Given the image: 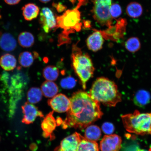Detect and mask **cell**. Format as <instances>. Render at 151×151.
I'll list each match as a JSON object with an SVG mask.
<instances>
[{
  "instance_id": "obj_1",
  "label": "cell",
  "mask_w": 151,
  "mask_h": 151,
  "mask_svg": "<svg viewBox=\"0 0 151 151\" xmlns=\"http://www.w3.org/2000/svg\"><path fill=\"white\" fill-rule=\"evenodd\" d=\"M70 99V106L62 122L64 129H83L102 116L100 103L92 99L89 93L79 91L73 93Z\"/></svg>"
},
{
  "instance_id": "obj_2",
  "label": "cell",
  "mask_w": 151,
  "mask_h": 151,
  "mask_svg": "<svg viewBox=\"0 0 151 151\" xmlns=\"http://www.w3.org/2000/svg\"><path fill=\"white\" fill-rule=\"evenodd\" d=\"M89 94L92 99L109 107L116 106L122 99L117 85L104 77H100L95 81Z\"/></svg>"
},
{
  "instance_id": "obj_3",
  "label": "cell",
  "mask_w": 151,
  "mask_h": 151,
  "mask_svg": "<svg viewBox=\"0 0 151 151\" xmlns=\"http://www.w3.org/2000/svg\"><path fill=\"white\" fill-rule=\"evenodd\" d=\"M72 65L80 80L84 89L86 83L93 76L94 68L90 56L83 53L76 44L73 45L71 55Z\"/></svg>"
},
{
  "instance_id": "obj_4",
  "label": "cell",
  "mask_w": 151,
  "mask_h": 151,
  "mask_svg": "<svg viewBox=\"0 0 151 151\" xmlns=\"http://www.w3.org/2000/svg\"><path fill=\"white\" fill-rule=\"evenodd\" d=\"M126 131L136 134L151 135V113H141L135 110L133 113L122 116Z\"/></svg>"
},
{
  "instance_id": "obj_5",
  "label": "cell",
  "mask_w": 151,
  "mask_h": 151,
  "mask_svg": "<svg viewBox=\"0 0 151 151\" xmlns=\"http://www.w3.org/2000/svg\"><path fill=\"white\" fill-rule=\"evenodd\" d=\"M88 1V0H78L76 7L70 10L69 9L62 16L57 17L56 28L63 29L62 34L69 36L70 34L74 33L75 31H81L82 24L81 22V13L79 9Z\"/></svg>"
},
{
  "instance_id": "obj_6",
  "label": "cell",
  "mask_w": 151,
  "mask_h": 151,
  "mask_svg": "<svg viewBox=\"0 0 151 151\" xmlns=\"http://www.w3.org/2000/svg\"><path fill=\"white\" fill-rule=\"evenodd\" d=\"M110 6L94 1L92 9L93 18L102 26L109 27L112 23L113 19L109 12Z\"/></svg>"
},
{
  "instance_id": "obj_7",
  "label": "cell",
  "mask_w": 151,
  "mask_h": 151,
  "mask_svg": "<svg viewBox=\"0 0 151 151\" xmlns=\"http://www.w3.org/2000/svg\"><path fill=\"white\" fill-rule=\"evenodd\" d=\"M127 24L125 19L120 18L114 26H111L105 31H99L105 39L117 41L124 37Z\"/></svg>"
},
{
  "instance_id": "obj_8",
  "label": "cell",
  "mask_w": 151,
  "mask_h": 151,
  "mask_svg": "<svg viewBox=\"0 0 151 151\" xmlns=\"http://www.w3.org/2000/svg\"><path fill=\"white\" fill-rule=\"evenodd\" d=\"M39 22L45 32L48 33L56 27V18L53 13L48 7H44L41 9L40 15Z\"/></svg>"
},
{
  "instance_id": "obj_9",
  "label": "cell",
  "mask_w": 151,
  "mask_h": 151,
  "mask_svg": "<svg viewBox=\"0 0 151 151\" xmlns=\"http://www.w3.org/2000/svg\"><path fill=\"white\" fill-rule=\"evenodd\" d=\"M48 103L53 110L58 113L67 112L71 104L70 99L65 94L61 93L48 100Z\"/></svg>"
},
{
  "instance_id": "obj_10",
  "label": "cell",
  "mask_w": 151,
  "mask_h": 151,
  "mask_svg": "<svg viewBox=\"0 0 151 151\" xmlns=\"http://www.w3.org/2000/svg\"><path fill=\"white\" fill-rule=\"evenodd\" d=\"M121 137L116 134L105 135L100 142L101 151H119L122 147Z\"/></svg>"
},
{
  "instance_id": "obj_11",
  "label": "cell",
  "mask_w": 151,
  "mask_h": 151,
  "mask_svg": "<svg viewBox=\"0 0 151 151\" xmlns=\"http://www.w3.org/2000/svg\"><path fill=\"white\" fill-rule=\"evenodd\" d=\"M24 114L22 122L26 124H31L35 121L37 117H43V114L33 104L26 102L22 107Z\"/></svg>"
},
{
  "instance_id": "obj_12",
  "label": "cell",
  "mask_w": 151,
  "mask_h": 151,
  "mask_svg": "<svg viewBox=\"0 0 151 151\" xmlns=\"http://www.w3.org/2000/svg\"><path fill=\"white\" fill-rule=\"evenodd\" d=\"M82 137L76 132L64 139L54 151H77Z\"/></svg>"
},
{
  "instance_id": "obj_13",
  "label": "cell",
  "mask_w": 151,
  "mask_h": 151,
  "mask_svg": "<svg viewBox=\"0 0 151 151\" xmlns=\"http://www.w3.org/2000/svg\"><path fill=\"white\" fill-rule=\"evenodd\" d=\"M53 112H50L47 114L43 119L41 127L43 130V136L46 138L50 137L53 138V132L55 129L56 126V122L53 116Z\"/></svg>"
},
{
  "instance_id": "obj_14",
  "label": "cell",
  "mask_w": 151,
  "mask_h": 151,
  "mask_svg": "<svg viewBox=\"0 0 151 151\" xmlns=\"http://www.w3.org/2000/svg\"><path fill=\"white\" fill-rule=\"evenodd\" d=\"M87 39L86 44L88 48L94 52L98 51L102 48L104 40L101 32L96 29Z\"/></svg>"
},
{
  "instance_id": "obj_15",
  "label": "cell",
  "mask_w": 151,
  "mask_h": 151,
  "mask_svg": "<svg viewBox=\"0 0 151 151\" xmlns=\"http://www.w3.org/2000/svg\"><path fill=\"white\" fill-rule=\"evenodd\" d=\"M16 39L11 34L4 33L0 35V48L6 52H12L16 49Z\"/></svg>"
},
{
  "instance_id": "obj_16",
  "label": "cell",
  "mask_w": 151,
  "mask_h": 151,
  "mask_svg": "<svg viewBox=\"0 0 151 151\" xmlns=\"http://www.w3.org/2000/svg\"><path fill=\"white\" fill-rule=\"evenodd\" d=\"M22 15L24 18L28 21L36 18L40 12L39 7L36 5L32 3H28L22 7Z\"/></svg>"
},
{
  "instance_id": "obj_17",
  "label": "cell",
  "mask_w": 151,
  "mask_h": 151,
  "mask_svg": "<svg viewBox=\"0 0 151 151\" xmlns=\"http://www.w3.org/2000/svg\"><path fill=\"white\" fill-rule=\"evenodd\" d=\"M17 63L16 58L12 54H6L0 58V66L5 71L13 70L16 68Z\"/></svg>"
},
{
  "instance_id": "obj_18",
  "label": "cell",
  "mask_w": 151,
  "mask_h": 151,
  "mask_svg": "<svg viewBox=\"0 0 151 151\" xmlns=\"http://www.w3.org/2000/svg\"><path fill=\"white\" fill-rule=\"evenodd\" d=\"M151 99L150 92L144 90H141L135 94L133 101L137 106L143 107L150 103Z\"/></svg>"
},
{
  "instance_id": "obj_19",
  "label": "cell",
  "mask_w": 151,
  "mask_h": 151,
  "mask_svg": "<svg viewBox=\"0 0 151 151\" xmlns=\"http://www.w3.org/2000/svg\"><path fill=\"white\" fill-rule=\"evenodd\" d=\"M41 90L43 95L47 98H52L58 93V87L52 81H47L41 85Z\"/></svg>"
},
{
  "instance_id": "obj_20",
  "label": "cell",
  "mask_w": 151,
  "mask_h": 151,
  "mask_svg": "<svg viewBox=\"0 0 151 151\" xmlns=\"http://www.w3.org/2000/svg\"><path fill=\"white\" fill-rule=\"evenodd\" d=\"M18 42L21 46L24 48H28L33 46L35 42V38L31 33L28 32H23L19 35Z\"/></svg>"
},
{
  "instance_id": "obj_21",
  "label": "cell",
  "mask_w": 151,
  "mask_h": 151,
  "mask_svg": "<svg viewBox=\"0 0 151 151\" xmlns=\"http://www.w3.org/2000/svg\"><path fill=\"white\" fill-rule=\"evenodd\" d=\"M77 151H99V145L95 141H90L83 137Z\"/></svg>"
},
{
  "instance_id": "obj_22",
  "label": "cell",
  "mask_w": 151,
  "mask_h": 151,
  "mask_svg": "<svg viewBox=\"0 0 151 151\" xmlns=\"http://www.w3.org/2000/svg\"><path fill=\"white\" fill-rule=\"evenodd\" d=\"M101 136V130L97 126H88L85 131V137L90 141L96 142L99 139Z\"/></svg>"
},
{
  "instance_id": "obj_23",
  "label": "cell",
  "mask_w": 151,
  "mask_h": 151,
  "mask_svg": "<svg viewBox=\"0 0 151 151\" xmlns=\"http://www.w3.org/2000/svg\"><path fill=\"white\" fill-rule=\"evenodd\" d=\"M126 12L130 17L138 18L142 14L143 9L139 4L134 2L127 5L126 7Z\"/></svg>"
},
{
  "instance_id": "obj_24",
  "label": "cell",
  "mask_w": 151,
  "mask_h": 151,
  "mask_svg": "<svg viewBox=\"0 0 151 151\" xmlns=\"http://www.w3.org/2000/svg\"><path fill=\"white\" fill-rule=\"evenodd\" d=\"M43 94L40 88L32 87L28 90L27 98L28 102L34 104L39 103L42 99Z\"/></svg>"
},
{
  "instance_id": "obj_25",
  "label": "cell",
  "mask_w": 151,
  "mask_h": 151,
  "mask_svg": "<svg viewBox=\"0 0 151 151\" xmlns=\"http://www.w3.org/2000/svg\"><path fill=\"white\" fill-rule=\"evenodd\" d=\"M43 77L47 81H53L57 79L59 75V70L55 66L49 65L43 69Z\"/></svg>"
},
{
  "instance_id": "obj_26",
  "label": "cell",
  "mask_w": 151,
  "mask_h": 151,
  "mask_svg": "<svg viewBox=\"0 0 151 151\" xmlns=\"http://www.w3.org/2000/svg\"><path fill=\"white\" fill-rule=\"evenodd\" d=\"M35 55L32 52L26 51L21 53L18 58L19 63L24 68H28L32 65Z\"/></svg>"
},
{
  "instance_id": "obj_27",
  "label": "cell",
  "mask_w": 151,
  "mask_h": 151,
  "mask_svg": "<svg viewBox=\"0 0 151 151\" xmlns=\"http://www.w3.org/2000/svg\"><path fill=\"white\" fill-rule=\"evenodd\" d=\"M125 46L129 52H134L139 50L141 47L140 41L137 37H133L126 41Z\"/></svg>"
},
{
  "instance_id": "obj_28",
  "label": "cell",
  "mask_w": 151,
  "mask_h": 151,
  "mask_svg": "<svg viewBox=\"0 0 151 151\" xmlns=\"http://www.w3.org/2000/svg\"><path fill=\"white\" fill-rule=\"evenodd\" d=\"M76 84V81L71 76L62 79L60 82L61 87L65 89H71L75 87Z\"/></svg>"
},
{
  "instance_id": "obj_29",
  "label": "cell",
  "mask_w": 151,
  "mask_h": 151,
  "mask_svg": "<svg viewBox=\"0 0 151 151\" xmlns=\"http://www.w3.org/2000/svg\"><path fill=\"white\" fill-rule=\"evenodd\" d=\"M109 12L112 18H118L122 14L121 7L117 4H113L110 6Z\"/></svg>"
},
{
  "instance_id": "obj_30",
  "label": "cell",
  "mask_w": 151,
  "mask_h": 151,
  "mask_svg": "<svg viewBox=\"0 0 151 151\" xmlns=\"http://www.w3.org/2000/svg\"><path fill=\"white\" fill-rule=\"evenodd\" d=\"M102 129L105 134L111 135L114 132L115 128L114 125L111 123L106 122L103 124L102 126Z\"/></svg>"
},
{
  "instance_id": "obj_31",
  "label": "cell",
  "mask_w": 151,
  "mask_h": 151,
  "mask_svg": "<svg viewBox=\"0 0 151 151\" xmlns=\"http://www.w3.org/2000/svg\"><path fill=\"white\" fill-rule=\"evenodd\" d=\"M53 6L55 7L58 12H61L65 10L66 9L65 5L62 4L61 3H58V4H53Z\"/></svg>"
},
{
  "instance_id": "obj_32",
  "label": "cell",
  "mask_w": 151,
  "mask_h": 151,
  "mask_svg": "<svg viewBox=\"0 0 151 151\" xmlns=\"http://www.w3.org/2000/svg\"><path fill=\"white\" fill-rule=\"evenodd\" d=\"M21 0H4L6 3L10 5H14L18 4Z\"/></svg>"
},
{
  "instance_id": "obj_33",
  "label": "cell",
  "mask_w": 151,
  "mask_h": 151,
  "mask_svg": "<svg viewBox=\"0 0 151 151\" xmlns=\"http://www.w3.org/2000/svg\"><path fill=\"white\" fill-rule=\"evenodd\" d=\"M90 23L89 21H86V22H85V26H86V27L89 28L90 27Z\"/></svg>"
},
{
  "instance_id": "obj_34",
  "label": "cell",
  "mask_w": 151,
  "mask_h": 151,
  "mask_svg": "<svg viewBox=\"0 0 151 151\" xmlns=\"http://www.w3.org/2000/svg\"><path fill=\"white\" fill-rule=\"evenodd\" d=\"M41 3H47L50 2L51 0H39Z\"/></svg>"
},
{
  "instance_id": "obj_35",
  "label": "cell",
  "mask_w": 151,
  "mask_h": 151,
  "mask_svg": "<svg viewBox=\"0 0 151 151\" xmlns=\"http://www.w3.org/2000/svg\"><path fill=\"white\" fill-rule=\"evenodd\" d=\"M134 151H148L147 150H144V149H141L139 148H137L136 150Z\"/></svg>"
}]
</instances>
